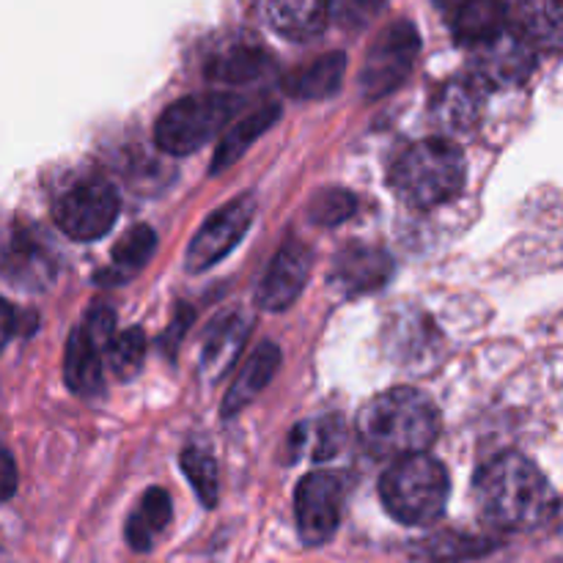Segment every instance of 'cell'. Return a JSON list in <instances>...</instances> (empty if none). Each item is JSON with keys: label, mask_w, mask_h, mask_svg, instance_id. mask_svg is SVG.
I'll use <instances>...</instances> for the list:
<instances>
[{"label": "cell", "mask_w": 563, "mask_h": 563, "mask_svg": "<svg viewBox=\"0 0 563 563\" xmlns=\"http://www.w3.org/2000/svg\"><path fill=\"white\" fill-rule=\"evenodd\" d=\"M489 550H495V539L487 537H467V533H438V537L427 539V542L418 544L416 553L421 559L434 561V563H451V561H467L478 559V555H487Z\"/></svg>", "instance_id": "d4e9b609"}, {"label": "cell", "mask_w": 563, "mask_h": 563, "mask_svg": "<svg viewBox=\"0 0 563 563\" xmlns=\"http://www.w3.org/2000/svg\"><path fill=\"white\" fill-rule=\"evenodd\" d=\"M154 247H157V236L148 225H135L126 231L113 247V269L119 278H130L135 275L143 264L152 258Z\"/></svg>", "instance_id": "484cf974"}, {"label": "cell", "mask_w": 563, "mask_h": 563, "mask_svg": "<svg viewBox=\"0 0 563 563\" xmlns=\"http://www.w3.org/2000/svg\"><path fill=\"white\" fill-rule=\"evenodd\" d=\"M143 357H146V335L141 328H130L110 339L108 361L121 379L135 377L143 366Z\"/></svg>", "instance_id": "83f0119b"}, {"label": "cell", "mask_w": 563, "mask_h": 563, "mask_svg": "<svg viewBox=\"0 0 563 563\" xmlns=\"http://www.w3.org/2000/svg\"><path fill=\"white\" fill-rule=\"evenodd\" d=\"M460 3H465V0H438L440 9H449V11H454Z\"/></svg>", "instance_id": "d6a6232c"}, {"label": "cell", "mask_w": 563, "mask_h": 563, "mask_svg": "<svg viewBox=\"0 0 563 563\" xmlns=\"http://www.w3.org/2000/svg\"><path fill=\"white\" fill-rule=\"evenodd\" d=\"M352 212H355V198H352V192L341 190V187L322 190L311 201V220L317 225H339Z\"/></svg>", "instance_id": "f546056e"}, {"label": "cell", "mask_w": 563, "mask_h": 563, "mask_svg": "<svg viewBox=\"0 0 563 563\" xmlns=\"http://www.w3.org/2000/svg\"><path fill=\"white\" fill-rule=\"evenodd\" d=\"M440 432L434 401L416 388H394L374 396L357 416V438L377 460L427 454Z\"/></svg>", "instance_id": "7a4b0ae2"}, {"label": "cell", "mask_w": 563, "mask_h": 563, "mask_svg": "<svg viewBox=\"0 0 563 563\" xmlns=\"http://www.w3.org/2000/svg\"><path fill=\"white\" fill-rule=\"evenodd\" d=\"M253 214H256V201L251 196H242L220 207L192 236L190 247H187V269L203 273L212 264H218L225 253L234 251L236 242L251 229Z\"/></svg>", "instance_id": "8fae6325"}, {"label": "cell", "mask_w": 563, "mask_h": 563, "mask_svg": "<svg viewBox=\"0 0 563 563\" xmlns=\"http://www.w3.org/2000/svg\"><path fill=\"white\" fill-rule=\"evenodd\" d=\"M311 251L302 242H284L256 289V302L264 311H286L302 295L311 275Z\"/></svg>", "instance_id": "7c38bea8"}, {"label": "cell", "mask_w": 563, "mask_h": 563, "mask_svg": "<svg viewBox=\"0 0 563 563\" xmlns=\"http://www.w3.org/2000/svg\"><path fill=\"white\" fill-rule=\"evenodd\" d=\"M247 333H251V319L245 313H225L223 319L212 324L209 335L203 339L201 350V372L207 377L220 379L234 361L240 357V350L245 346Z\"/></svg>", "instance_id": "e0dca14e"}, {"label": "cell", "mask_w": 563, "mask_h": 563, "mask_svg": "<svg viewBox=\"0 0 563 563\" xmlns=\"http://www.w3.org/2000/svg\"><path fill=\"white\" fill-rule=\"evenodd\" d=\"M467 168L460 146L445 137H427L412 143L396 159L390 170V187L410 207L432 209L460 196Z\"/></svg>", "instance_id": "3957f363"}, {"label": "cell", "mask_w": 563, "mask_h": 563, "mask_svg": "<svg viewBox=\"0 0 563 563\" xmlns=\"http://www.w3.org/2000/svg\"><path fill=\"white\" fill-rule=\"evenodd\" d=\"M267 25L291 42L317 38L328 27V3L324 0H258Z\"/></svg>", "instance_id": "2e32d148"}, {"label": "cell", "mask_w": 563, "mask_h": 563, "mask_svg": "<svg viewBox=\"0 0 563 563\" xmlns=\"http://www.w3.org/2000/svg\"><path fill=\"white\" fill-rule=\"evenodd\" d=\"M55 269H58V258L49 251L47 242L33 231L16 234L9 242V251L3 256V273L14 284L27 286V289H42L55 278Z\"/></svg>", "instance_id": "9a60e30c"}, {"label": "cell", "mask_w": 563, "mask_h": 563, "mask_svg": "<svg viewBox=\"0 0 563 563\" xmlns=\"http://www.w3.org/2000/svg\"><path fill=\"white\" fill-rule=\"evenodd\" d=\"M509 25L537 49L555 53L561 44V0H515Z\"/></svg>", "instance_id": "d6986e66"}, {"label": "cell", "mask_w": 563, "mask_h": 563, "mask_svg": "<svg viewBox=\"0 0 563 563\" xmlns=\"http://www.w3.org/2000/svg\"><path fill=\"white\" fill-rule=\"evenodd\" d=\"M509 25V3L506 0H465L454 9L451 31L456 42L467 47L489 42Z\"/></svg>", "instance_id": "ffe728a7"}, {"label": "cell", "mask_w": 563, "mask_h": 563, "mask_svg": "<svg viewBox=\"0 0 563 563\" xmlns=\"http://www.w3.org/2000/svg\"><path fill=\"white\" fill-rule=\"evenodd\" d=\"M113 311L97 306L88 313L80 328L71 330L69 344H66V385L80 396L99 394L104 385L102 355L108 352L110 339H113Z\"/></svg>", "instance_id": "ba28073f"}, {"label": "cell", "mask_w": 563, "mask_h": 563, "mask_svg": "<svg viewBox=\"0 0 563 563\" xmlns=\"http://www.w3.org/2000/svg\"><path fill=\"white\" fill-rule=\"evenodd\" d=\"M324 3H328V22H335L344 31L357 33L383 14L388 0H324Z\"/></svg>", "instance_id": "f1b7e54d"}, {"label": "cell", "mask_w": 563, "mask_h": 563, "mask_svg": "<svg viewBox=\"0 0 563 563\" xmlns=\"http://www.w3.org/2000/svg\"><path fill=\"white\" fill-rule=\"evenodd\" d=\"M11 333H14V311H11L9 302L0 297V350L9 344Z\"/></svg>", "instance_id": "1f68e13d"}, {"label": "cell", "mask_w": 563, "mask_h": 563, "mask_svg": "<svg viewBox=\"0 0 563 563\" xmlns=\"http://www.w3.org/2000/svg\"><path fill=\"white\" fill-rule=\"evenodd\" d=\"M181 471L190 478L192 489L207 509L218 504V462L201 445H187L181 451Z\"/></svg>", "instance_id": "4316f807"}, {"label": "cell", "mask_w": 563, "mask_h": 563, "mask_svg": "<svg viewBox=\"0 0 563 563\" xmlns=\"http://www.w3.org/2000/svg\"><path fill=\"white\" fill-rule=\"evenodd\" d=\"M489 88L476 75H460L445 82L432 102V115L443 130L467 132L478 124Z\"/></svg>", "instance_id": "5bb4252c"}, {"label": "cell", "mask_w": 563, "mask_h": 563, "mask_svg": "<svg viewBox=\"0 0 563 563\" xmlns=\"http://www.w3.org/2000/svg\"><path fill=\"white\" fill-rule=\"evenodd\" d=\"M537 53L539 49L522 33L506 25L498 36L473 47L471 75H476L487 88L517 86L537 66Z\"/></svg>", "instance_id": "30bf717a"}, {"label": "cell", "mask_w": 563, "mask_h": 563, "mask_svg": "<svg viewBox=\"0 0 563 563\" xmlns=\"http://www.w3.org/2000/svg\"><path fill=\"white\" fill-rule=\"evenodd\" d=\"M346 71V55L333 49V53L319 55L317 60H311L302 69H295L284 80V88L289 97L295 99H328L344 82Z\"/></svg>", "instance_id": "7402d4cb"}, {"label": "cell", "mask_w": 563, "mask_h": 563, "mask_svg": "<svg viewBox=\"0 0 563 563\" xmlns=\"http://www.w3.org/2000/svg\"><path fill=\"white\" fill-rule=\"evenodd\" d=\"M273 66L267 49L258 44L236 42L214 53L207 64V77L212 82H223V86H242V82H253Z\"/></svg>", "instance_id": "44dd1931"}, {"label": "cell", "mask_w": 563, "mask_h": 563, "mask_svg": "<svg viewBox=\"0 0 563 563\" xmlns=\"http://www.w3.org/2000/svg\"><path fill=\"white\" fill-rule=\"evenodd\" d=\"M240 99L231 93H196L170 104L157 121L154 141L163 152L190 154L212 141L231 121Z\"/></svg>", "instance_id": "5b68a950"}, {"label": "cell", "mask_w": 563, "mask_h": 563, "mask_svg": "<svg viewBox=\"0 0 563 563\" xmlns=\"http://www.w3.org/2000/svg\"><path fill=\"white\" fill-rule=\"evenodd\" d=\"M344 489L333 473H308L295 493L297 533L306 548H322L335 537L341 522Z\"/></svg>", "instance_id": "9c48e42d"}, {"label": "cell", "mask_w": 563, "mask_h": 563, "mask_svg": "<svg viewBox=\"0 0 563 563\" xmlns=\"http://www.w3.org/2000/svg\"><path fill=\"white\" fill-rule=\"evenodd\" d=\"M390 273H394V262H390V256L383 247L352 242L344 251L335 253L330 280H333V286L339 291L355 297L383 289L388 284Z\"/></svg>", "instance_id": "4fadbf2b"}, {"label": "cell", "mask_w": 563, "mask_h": 563, "mask_svg": "<svg viewBox=\"0 0 563 563\" xmlns=\"http://www.w3.org/2000/svg\"><path fill=\"white\" fill-rule=\"evenodd\" d=\"M421 53V36L410 20H396L374 38L361 69V91L366 99H383L410 77Z\"/></svg>", "instance_id": "8992f818"}, {"label": "cell", "mask_w": 563, "mask_h": 563, "mask_svg": "<svg viewBox=\"0 0 563 563\" xmlns=\"http://www.w3.org/2000/svg\"><path fill=\"white\" fill-rule=\"evenodd\" d=\"M16 487V471L9 454H0V498H9Z\"/></svg>", "instance_id": "4dcf8cb0"}, {"label": "cell", "mask_w": 563, "mask_h": 563, "mask_svg": "<svg viewBox=\"0 0 563 563\" xmlns=\"http://www.w3.org/2000/svg\"><path fill=\"white\" fill-rule=\"evenodd\" d=\"M278 119H280V108L267 104V108L256 110V113L236 121L234 130L225 132V137L220 141L218 152H214L212 157V165H209V174H223V170L229 168V165H234L236 159L251 148V143L256 141V137H262Z\"/></svg>", "instance_id": "cb8c5ba5"}, {"label": "cell", "mask_w": 563, "mask_h": 563, "mask_svg": "<svg viewBox=\"0 0 563 563\" xmlns=\"http://www.w3.org/2000/svg\"><path fill=\"white\" fill-rule=\"evenodd\" d=\"M280 366V350L273 341H264L258 344V350L242 363L240 374L234 377V385L229 388L223 399V416L231 418L242 410V407L251 405L258 394L269 385V379L275 377Z\"/></svg>", "instance_id": "ac0fdd59"}, {"label": "cell", "mask_w": 563, "mask_h": 563, "mask_svg": "<svg viewBox=\"0 0 563 563\" xmlns=\"http://www.w3.org/2000/svg\"><path fill=\"white\" fill-rule=\"evenodd\" d=\"M119 218V196L104 179L77 181L55 203V220L66 236L80 242L99 240Z\"/></svg>", "instance_id": "52a82bcc"}, {"label": "cell", "mask_w": 563, "mask_h": 563, "mask_svg": "<svg viewBox=\"0 0 563 563\" xmlns=\"http://www.w3.org/2000/svg\"><path fill=\"white\" fill-rule=\"evenodd\" d=\"M478 511L500 531H537L559 511V500L531 460L522 454H500L473 478Z\"/></svg>", "instance_id": "6da1fadb"}, {"label": "cell", "mask_w": 563, "mask_h": 563, "mask_svg": "<svg viewBox=\"0 0 563 563\" xmlns=\"http://www.w3.org/2000/svg\"><path fill=\"white\" fill-rule=\"evenodd\" d=\"M449 473L438 460L427 454L405 456L394 462L379 482V495L401 526H432L443 517L449 504Z\"/></svg>", "instance_id": "277c9868"}, {"label": "cell", "mask_w": 563, "mask_h": 563, "mask_svg": "<svg viewBox=\"0 0 563 563\" xmlns=\"http://www.w3.org/2000/svg\"><path fill=\"white\" fill-rule=\"evenodd\" d=\"M170 515H174V506H170L168 493L159 487L148 489L130 515V520H126V542H130V548L137 550V553L152 550L159 533L168 528Z\"/></svg>", "instance_id": "603a6c76"}]
</instances>
